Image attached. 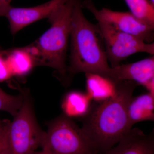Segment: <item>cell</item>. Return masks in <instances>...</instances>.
Masks as SVG:
<instances>
[{"label": "cell", "instance_id": "cell-15", "mask_svg": "<svg viewBox=\"0 0 154 154\" xmlns=\"http://www.w3.org/2000/svg\"><path fill=\"white\" fill-rule=\"evenodd\" d=\"M134 16L154 27V4L150 0H124Z\"/></svg>", "mask_w": 154, "mask_h": 154}, {"label": "cell", "instance_id": "cell-21", "mask_svg": "<svg viewBox=\"0 0 154 154\" xmlns=\"http://www.w3.org/2000/svg\"><path fill=\"white\" fill-rule=\"evenodd\" d=\"M150 1L152 2V3H153V4H154V0H150Z\"/></svg>", "mask_w": 154, "mask_h": 154}, {"label": "cell", "instance_id": "cell-6", "mask_svg": "<svg viewBox=\"0 0 154 154\" xmlns=\"http://www.w3.org/2000/svg\"><path fill=\"white\" fill-rule=\"evenodd\" d=\"M97 25L102 35L105 51L110 67L120 64L122 60L134 54L146 53L154 54V44L123 33L108 23L98 21Z\"/></svg>", "mask_w": 154, "mask_h": 154}, {"label": "cell", "instance_id": "cell-4", "mask_svg": "<svg viewBox=\"0 0 154 154\" xmlns=\"http://www.w3.org/2000/svg\"><path fill=\"white\" fill-rule=\"evenodd\" d=\"M24 95L22 107L8 121L4 154H35L41 147L45 131L38 125L30 96Z\"/></svg>", "mask_w": 154, "mask_h": 154}, {"label": "cell", "instance_id": "cell-16", "mask_svg": "<svg viewBox=\"0 0 154 154\" xmlns=\"http://www.w3.org/2000/svg\"><path fill=\"white\" fill-rule=\"evenodd\" d=\"M24 99V94L11 95L0 87V111H5L14 116L22 107Z\"/></svg>", "mask_w": 154, "mask_h": 154}, {"label": "cell", "instance_id": "cell-9", "mask_svg": "<svg viewBox=\"0 0 154 154\" xmlns=\"http://www.w3.org/2000/svg\"><path fill=\"white\" fill-rule=\"evenodd\" d=\"M67 1L50 0L39 5L29 8L11 6L5 16L8 20L11 33L15 34L28 25L48 18L57 8Z\"/></svg>", "mask_w": 154, "mask_h": 154}, {"label": "cell", "instance_id": "cell-11", "mask_svg": "<svg viewBox=\"0 0 154 154\" xmlns=\"http://www.w3.org/2000/svg\"><path fill=\"white\" fill-rule=\"evenodd\" d=\"M130 129L136 123L154 119V95L148 92L136 97H132L127 110Z\"/></svg>", "mask_w": 154, "mask_h": 154}, {"label": "cell", "instance_id": "cell-18", "mask_svg": "<svg viewBox=\"0 0 154 154\" xmlns=\"http://www.w3.org/2000/svg\"><path fill=\"white\" fill-rule=\"evenodd\" d=\"M8 121L2 120L0 119V153H4L5 151L6 131Z\"/></svg>", "mask_w": 154, "mask_h": 154}, {"label": "cell", "instance_id": "cell-2", "mask_svg": "<svg viewBox=\"0 0 154 154\" xmlns=\"http://www.w3.org/2000/svg\"><path fill=\"white\" fill-rule=\"evenodd\" d=\"M82 1H76L72 14L70 62L66 73L69 80L81 72L105 76L110 67L99 27L85 17Z\"/></svg>", "mask_w": 154, "mask_h": 154}, {"label": "cell", "instance_id": "cell-19", "mask_svg": "<svg viewBox=\"0 0 154 154\" xmlns=\"http://www.w3.org/2000/svg\"><path fill=\"white\" fill-rule=\"evenodd\" d=\"M12 0H0V17H5L6 13L11 7Z\"/></svg>", "mask_w": 154, "mask_h": 154}, {"label": "cell", "instance_id": "cell-20", "mask_svg": "<svg viewBox=\"0 0 154 154\" xmlns=\"http://www.w3.org/2000/svg\"><path fill=\"white\" fill-rule=\"evenodd\" d=\"M35 154H45L43 153H42V152H41V151H39V152H37L35 153Z\"/></svg>", "mask_w": 154, "mask_h": 154}, {"label": "cell", "instance_id": "cell-7", "mask_svg": "<svg viewBox=\"0 0 154 154\" xmlns=\"http://www.w3.org/2000/svg\"><path fill=\"white\" fill-rule=\"evenodd\" d=\"M82 8L89 10L97 21L105 22L123 33L146 43L153 42L154 27L138 19L130 12H119L103 8L99 10L91 0H83Z\"/></svg>", "mask_w": 154, "mask_h": 154}, {"label": "cell", "instance_id": "cell-14", "mask_svg": "<svg viewBox=\"0 0 154 154\" xmlns=\"http://www.w3.org/2000/svg\"><path fill=\"white\" fill-rule=\"evenodd\" d=\"M7 59L13 75H25L36 65L28 48L14 51Z\"/></svg>", "mask_w": 154, "mask_h": 154}, {"label": "cell", "instance_id": "cell-13", "mask_svg": "<svg viewBox=\"0 0 154 154\" xmlns=\"http://www.w3.org/2000/svg\"><path fill=\"white\" fill-rule=\"evenodd\" d=\"M92 100L86 93L78 91L69 92L62 102L64 115L70 118L86 115L90 109Z\"/></svg>", "mask_w": 154, "mask_h": 154}, {"label": "cell", "instance_id": "cell-22", "mask_svg": "<svg viewBox=\"0 0 154 154\" xmlns=\"http://www.w3.org/2000/svg\"><path fill=\"white\" fill-rule=\"evenodd\" d=\"M0 154H4V153H0Z\"/></svg>", "mask_w": 154, "mask_h": 154}, {"label": "cell", "instance_id": "cell-3", "mask_svg": "<svg viewBox=\"0 0 154 154\" xmlns=\"http://www.w3.org/2000/svg\"><path fill=\"white\" fill-rule=\"evenodd\" d=\"M76 1L67 0L53 11L48 18L51 27L39 37L36 46L29 48L36 65L52 68L65 78L72 14Z\"/></svg>", "mask_w": 154, "mask_h": 154}, {"label": "cell", "instance_id": "cell-12", "mask_svg": "<svg viewBox=\"0 0 154 154\" xmlns=\"http://www.w3.org/2000/svg\"><path fill=\"white\" fill-rule=\"evenodd\" d=\"M87 93L92 100L102 102L114 96L117 84L109 78L98 74L85 73Z\"/></svg>", "mask_w": 154, "mask_h": 154}, {"label": "cell", "instance_id": "cell-5", "mask_svg": "<svg viewBox=\"0 0 154 154\" xmlns=\"http://www.w3.org/2000/svg\"><path fill=\"white\" fill-rule=\"evenodd\" d=\"M40 147L45 154H100L82 128L64 114L49 122Z\"/></svg>", "mask_w": 154, "mask_h": 154}, {"label": "cell", "instance_id": "cell-8", "mask_svg": "<svg viewBox=\"0 0 154 154\" xmlns=\"http://www.w3.org/2000/svg\"><path fill=\"white\" fill-rule=\"evenodd\" d=\"M105 76L114 82L131 81L143 86L154 95V56L133 63L110 67Z\"/></svg>", "mask_w": 154, "mask_h": 154}, {"label": "cell", "instance_id": "cell-1", "mask_svg": "<svg viewBox=\"0 0 154 154\" xmlns=\"http://www.w3.org/2000/svg\"><path fill=\"white\" fill-rule=\"evenodd\" d=\"M116 84L115 95L92 110L81 127L100 154L112 148L131 129L128 107L138 85L131 81Z\"/></svg>", "mask_w": 154, "mask_h": 154}, {"label": "cell", "instance_id": "cell-10", "mask_svg": "<svg viewBox=\"0 0 154 154\" xmlns=\"http://www.w3.org/2000/svg\"><path fill=\"white\" fill-rule=\"evenodd\" d=\"M102 154H154V133L146 134L140 128H132L118 143Z\"/></svg>", "mask_w": 154, "mask_h": 154}, {"label": "cell", "instance_id": "cell-17", "mask_svg": "<svg viewBox=\"0 0 154 154\" xmlns=\"http://www.w3.org/2000/svg\"><path fill=\"white\" fill-rule=\"evenodd\" d=\"M12 75L7 59L0 55V82L8 79Z\"/></svg>", "mask_w": 154, "mask_h": 154}]
</instances>
